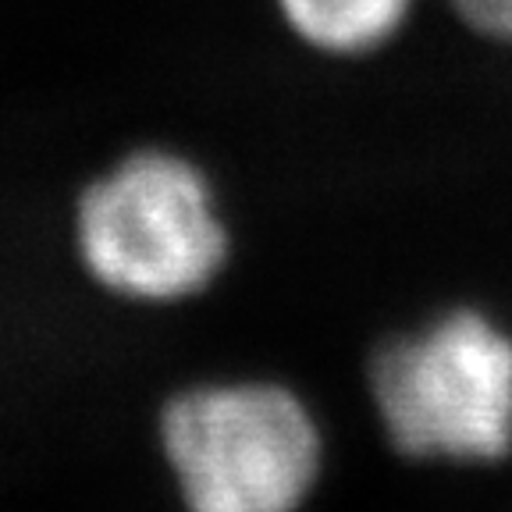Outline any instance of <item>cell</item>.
Returning <instances> with one entry per match:
<instances>
[{
    "label": "cell",
    "mask_w": 512,
    "mask_h": 512,
    "mask_svg": "<svg viewBox=\"0 0 512 512\" xmlns=\"http://www.w3.org/2000/svg\"><path fill=\"white\" fill-rule=\"evenodd\" d=\"M370 388L402 456L459 466L512 456V335L484 310L456 306L392 338Z\"/></svg>",
    "instance_id": "obj_1"
},
{
    "label": "cell",
    "mask_w": 512,
    "mask_h": 512,
    "mask_svg": "<svg viewBox=\"0 0 512 512\" xmlns=\"http://www.w3.org/2000/svg\"><path fill=\"white\" fill-rule=\"evenodd\" d=\"M79 246L100 285L146 303L200 292L228 253L207 178L164 150L136 153L89 185Z\"/></svg>",
    "instance_id": "obj_2"
},
{
    "label": "cell",
    "mask_w": 512,
    "mask_h": 512,
    "mask_svg": "<svg viewBox=\"0 0 512 512\" xmlns=\"http://www.w3.org/2000/svg\"><path fill=\"white\" fill-rule=\"evenodd\" d=\"M160 434L178 488L203 512H278L317 480V427L278 384L192 388L168 402Z\"/></svg>",
    "instance_id": "obj_3"
},
{
    "label": "cell",
    "mask_w": 512,
    "mask_h": 512,
    "mask_svg": "<svg viewBox=\"0 0 512 512\" xmlns=\"http://www.w3.org/2000/svg\"><path fill=\"white\" fill-rule=\"evenodd\" d=\"M413 0H281L288 25L328 54H367L388 43Z\"/></svg>",
    "instance_id": "obj_4"
},
{
    "label": "cell",
    "mask_w": 512,
    "mask_h": 512,
    "mask_svg": "<svg viewBox=\"0 0 512 512\" xmlns=\"http://www.w3.org/2000/svg\"><path fill=\"white\" fill-rule=\"evenodd\" d=\"M473 32L512 47V0H448Z\"/></svg>",
    "instance_id": "obj_5"
}]
</instances>
